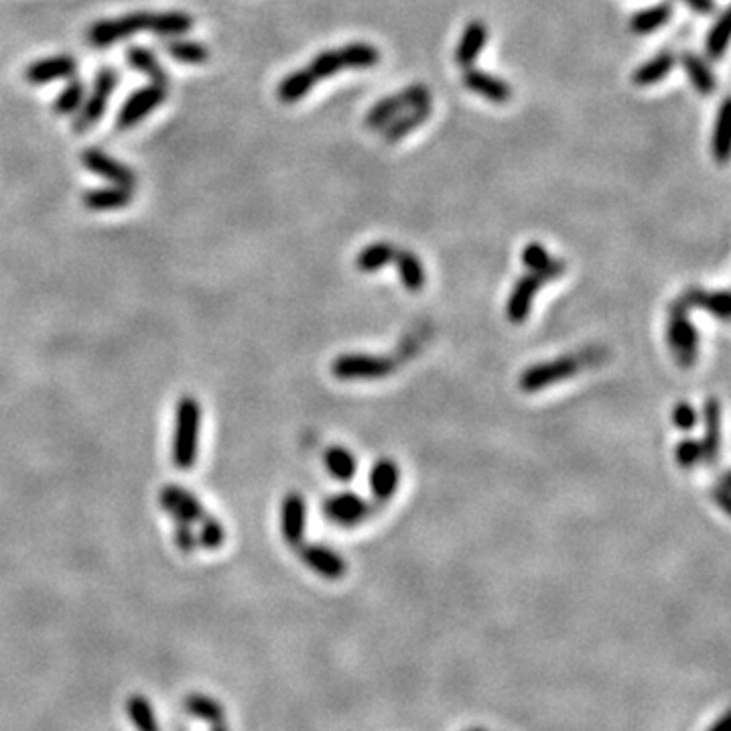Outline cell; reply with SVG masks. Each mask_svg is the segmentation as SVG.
<instances>
[{"instance_id": "cell-1", "label": "cell", "mask_w": 731, "mask_h": 731, "mask_svg": "<svg viewBox=\"0 0 731 731\" xmlns=\"http://www.w3.org/2000/svg\"><path fill=\"white\" fill-rule=\"evenodd\" d=\"M199 435H202V405L195 396H181L175 407L171 459L181 472H189L197 463Z\"/></svg>"}, {"instance_id": "cell-2", "label": "cell", "mask_w": 731, "mask_h": 731, "mask_svg": "<svg viewBox=\"0 0 731 731\" xmlns=\"http://www.w3.org/2000/svg\"><path fill=\"white\" fill-rule=\"evenodd\" d=\"M604 354H606L604 348H587V350H581L579 354L563 356L561 360L537 364L522 374L520 388L524 392H539L551 384H557L565 378L575 376L583 368L600 364L604 360Z\"/></svg>"}, {"instance_id": "cell-3", "label": "cell", "mask_w": 731, "mask_h": 731, "mask_svg": "<svg viewBox=\"0 0 731 731\" xmlns=\"http://www.w3.org/2000/svg\"><path fill=\"white\" fill-rule=\"evenodd\" d=\"M669 344L681 366H693L699 354V334L689 319V307L679 299L671 309Z\"/></svg>"}, {"instance_id": "cell-4", "label": "cell", "mask_w": 731, "mask_h": 731, "mask_svg": "<svg viewBox=\"0 0 731 731\" xmlns=\"http://www.w3.org/2000/svg\"><path fill=\"white\" fill-rule=\"evenodd\" d=\"M431 102V90L423 84H413L401 92H396L392 96H386L382 100H378L366 114L364 122L368 128H382L386 126L394 116H398L401 112H405L407 108L419 106Z\"/></svg>"}, {"instance_id": "cell-5", "label": "cell", "mask_w": 731, "mask_h": 731, "mask_svg": "<svg viewBox=\"0 0 731 731\" xmlns=\"http://www.w3.org/2000/svg\"><path fill=\"white\" fill-rule=\"evenodd\" d=\"M116 86H118V72H114L110 68H104L96 74L92 94L86 98L82 110L78 112V116L74 120V130L78 132V135L90 130L102 118V114L108 106V98L112 96Z\"/></svg>"}, {"instance_id": "cell-6", "label": "cell", "mask_w": 731, "mask_h": 731, "mask_svg": "<svg viewBox=\"0 0 731 731\" xmlns=\"http://www.w3.org/2000/svg\"><path fill=\"white\" fill-rule=\"evenodd\" d=\"M151 15L153 13H132V15H124L120 19L98 21L90 27L88 41L94 47H106V45L118 43L122 39H128L151 27Z\"/></svg>"}, {"instance_id": "cell-7", "label": "cell", "mask_w": 731, "mask_h": 731, "mask_svg": "<svg viewBox=\"0 0 731 731\" xmlns=\"http://www.w3.org/2000/svg\"><path fill=\"white\" fill-rule=\"evenodd\" d=\"M398 360L388 356H340L331 364V372L340 380H376L388 376Z\"/></svg>"}, {"instance_id": "cell-8", "label": "cell", "mask_w": 731, "mask_h": 731, "mask_svg": "<svg viewBox=\"0 0 731 731\" xmlns=\"http://www.w3.org/2000/svg\"><path fill=\"white\" fill-rule=\"evenodd\" d=\"M565 271H547V273H533L530 271L528 275H524L522 279H518V283L514 285L508 305H506V315L512 323H522L530 309H533V301L537 297V293L541 291L543 285H547L549 281H555L563 275Z\"/></svg>"}, {"instance_id": "cell-9", "label": "cell", "mask_w": 731, "mask_h": 731, "mask_svg": "<svg viewBox=\"0 0 731 731\" xmlns=\"http://www.w3.org/2000/svg\"><path fill=\"white\" fill-rule=\"evenodd\" d=\"M159 506L175 522L195 524V522H199L206 516V510H204L202 502H199V498L195 494H191L189 490H185L183 486H175V484H169V486L161 488Z\"/></svg>"}, {"instance_id": "cell-10", "label": "cell", "mask_w": 731, "mask_h": 731, "mask_svg": "<svg viewBox=\"0 0 731 731\" xmlns=\"http://www.w3.org/2000/svg\"><path fill=\"white\" fill-rule=\"evenodd\" d=\"M167 98V86H159V84H151L147 88L137 90L132 94L124 106L120 108L118 114V128H130L139 124L143 118H147L159 104H163Z\"/></svg>"}, {"instance_id": "cell-11", "label": "cell", "mask_w": 731, "mask_h": 731, "mask_svg": "<svg viewBox=\"0 0 731 731\" xmlns=\"http://www.w3.org/2000/svg\"><path fill=\"white\" fill-rule=\"evenodd\" d=\"M82 163L86 169L104 177L112 185H122V187H130V189L137 185L135 171L128 169L126 165H122L120 161H116L114 157L106 155L100 149H86L82 153Z\"/></svg>"}, {"instance_id": "cell-12", "label": "cell", "mask_w": 731, "mask_h": 731, "mask_svg": "<svg viewBox=\"0 0 731 731\" xmlns=\"http://www.w3.org/2000/svg\"><path fill=\"white\" fill-rule=\"evenodd\" d=\"M78 70V61L72 55H55L45 57L35 63H31L25 70V80L33 86H43L55 80H68L74 78Z\"/></svg>"}, {"instance_id": "cell-13", "label": "cell", "mask_w": 731, "mask_h": 731, "mask_svg": "<svg viewBox=\"0 0 731 731\" xmlns=\"http://www.w3.org/2000/svg\"><path fill=\"white\" fill-rule=\"evenodd\" d=\"M370 504L366 500H362L360 496L356 494H338L334 498H329L325 504H323V512L325 516L336 522V524H342V526H354L358 522H362L368 514H370Z\"/></svg>"}, {"instance_id": "cell-14", "label": "cell", "mask_w": 731, "mask_h": 731, "mask_svg": "<svg viewBox=\"0 0 731 731\" xmlns=\"http://www.w3.org/2000/svg\"><path fill=\"white\" fill-rule=\"evenodd\" d=\"M463 86L480 94L482 98L494 102V104H506L512 98V88L506 80L488 74L484 70H476V68H465L463 72Z\"/></svg>"}, {"instance_id": "cell-15", "label": "cell", "mask_w": 731, "mask_h": 731, "mask_svg": "<svg viewBox=\"0 0 731 731\" xmlns=\"http://www.w3.org/2000/svg\"><path fill=\"white\" fill-rule=\"evenodd\" d=\"M305 518H307V504L299 492H291L285 496L281 506V530L287 545L299 547L305 535Z\"/></svg>"}, {"instance_id": "cell-16", "label": "cell", "mask_w": 731, "mask_h": 731, "mask_svg": "<svg viewBox=\"0 0 731 731\" xmlns=\"http://www.w3.org/2000/svg\"><path fill=\"white\" fill-rule=\"evenodd\" d=\"M301 561L325 579H342L346 575V561L334 549L323 545H305L299 553Z\"/></svg>"}, {"instance_id": "cell-17", "label": "cell", "mask_w": 731, "mask_h": 731, "mask_svg": "<svg viewBox=\"0 0 731 731\" xmlns=\"http://www.w3.org/2000/svg\"><path fill=\"white\" fill-rule=\"evenodd\" d=\"M431 102H425V104H419V106H413V108H407L405 114H398L394 116L386 126H382V137L386 143H398L403 141L407 135H411V132L415 128H419L421 124H425L431 116Z\"/></svg>"}, {"instance_id": "cell-18", "label": "cell", "mask_w": 731, "mask_h": 731, "mask_svg": "<svg viewBox=\"0 0 731 731\" xmlns=\"http://www.w3.org/2000/svg\"><path fill=\"white\" fill-rule=\"evenodd\" d=\"M488 41V27L482 21H472L465 27L457 49H455V61L459 68H472L476 59L480 57L484 45Z\"/></svg>"}, {"instance_id": "cell-19", "label": "cell", "mask_w": 731, "mask_h": 731, "mask_svg": "<svg viewBox=\"0 0 731 731\" xmlns=\"http://www.w3.org/2000/svg\"><path fill=\"white\" fill-rule=\"evenodd\" d=\"M82 202L92 212H106V210H120L132 202V189L122 185L98 187L84 193Z\"/></svg>"}, {"instance_id": "cell-20", "label": "cell", "mask_w": 731, "mask_h": 731, "mask_svg": "<svg viewBox=\"0 0 731 731\" xmlns=\"http://www.w3.org/2000/svg\"><path fill=\"white\" fill-rule=\"evenodd\" d=\"M675 65H677V55L673 51H662L656 57H652L640 65V68L632 74V82L640 88L654 86L667 76H671Z\"/></svg>"}, {"instance_id": "cell-21", "label": "cell", "mask_w": 731, "mask_h": 731, "mask_svg": "<svg viewBox=\"0 0 731 731\" xmlns=\"http://www.w3.org/2000/svg\"><path fill=\"white\" fill-rule=\"evenodd\" d=\"M401 472L392 459H380L370 472V490L378 502H386L396 494Z\"/></svg>"}, {"instance_id": "cell-22", "label": "cell", "mask_w": 731, "mask_h": 731, "mask_svg": "<svg viewBox=\"0 0 731 731\" xmlns=\"http://www.w3.org/2000/svg\"><path fill=\"white\" fill-rule=\"evenodd\" d=\"M392 262L396 264L398 277H401V283L409 291L417 293V291H421L425 287L427 273H425V267H423L421 258L415 252H411V250H396Z\"/></svg>"}, {"instance_id": "cell-23", "label": "cell", "mask_w": 731, "mask_h": 731, "mask_svg": "<svg viewBox=\"0 0 731 731\" xmlns=\"http://www.w3.org/2000/svg\"><path fill=\"white\" fill-rule=\"evenodd\" d=\"M719 445H721V409L719 401H711L705 405V437L701 441L703 447V461L707 465H713L719 457Z\"/></svg>"}, {"instance_id": "cell-24", "label": "cell", "mask_w": 731, "mask_h": 731, "mask_svg": "<svg viewBox=\"0 0 731 731\" xmlns=\"http://www.w3.org/2000/svg\"><path fill=\"white\" fill-rule=\"evenodd\" d=\"M126 61L130 63V68H135L137 72L145 74L147 78L153 80V84H159V86H167L169 82V76L167 72L163 70V65L159 63V59L155 57L153 51L145 49V47H130L126 51Z\"/></svg>"}, {"instance_id": "cell-25", "label": "cell", "mask_w": 731, "mask_h": 731, "mask_svg": "<svg viewBox=\"0 0 731 731\" xmlns=\"http://www.w3.org/2000/svg\"><path fill=\"white\" fill-rule=\"evenodd\" d=\"M681 63H683V68H685V72H687V76H689V80H691L693 88H695L699 94L709 96V94H713V92H715V88H717V78H715V74L709 70V65H707V63H705L699 55H695V53L687 51V53H683V55H681Z\"/></svg>"}, {"instance_id": "cell-26", "label": "cell", "mask_w": 731, "mask_h": 731, "mask_svg": "<svg viewBox=\"0 0 731 731\" xmlns=\"http://www.w3.org/2000/svg\"><path fill=\"white\" fill-rule=\"evenodd\" d=\"M671 19H673V5L660 3L636 13L630 19V31L636 35H648L667 25Z\"/></svg>"}, {"instance_id": "cell-27", "label": "cell", "mask_w": 731, "mask_h": 731, "mask_svg": "<svg viewBox=\"0 0 731 731\" xmlns=\"http://www.w3.org/2000/svg\"><path fill=\"white\" fill-rule=\"evenodd\" d=\"M681 301L693 309V307H703L709 313H713L715 317H719L721 321H727L729 315V293L727 291H717V293H707V291H699V289H691L687 291Z\"/></svg>"}, {"instance_id": "cell-28", "label": "cell", "mask_w": 731, "mask_h": 731, "mask_svg": "<svg viewBox=\"0 0 731 731\" xmlns=\"http://www.w3.org/2000/svg\"><path fill=\"white\" fill-rule=\"evenodd\" d=\"M323 461L327 465L329 474L340 482H350L356 476L358 461H356L354 453L346 447H340V445L329 447L323 455Z\"/></svg>"}, {"instance_id": "cell-29", "label": "cell", "mask_w": 731, "mask_h": 731, "mask_svg": "<svg viewBox=\"0 0 731 731\" xmlns=\"http://www.w3.org/2000/svg\"><path fill=\"white\" fill-rule=\"evenodd\" d=\"M315 84H317L315 76L309 72V68H303V70H297V72L289 74L287 78H283V82L277 88V96L285 104H295L303 96H307Z\"/></svg>"}, {"instance_id": "cell-30", "label": "cell", "mask_w": 731, "mask_h": 731, "mask_svg": "<svg viewBox=\"0 0 731 731\" xmlns=\"http://www.w3.org/2000/svg\"><path fill=\"white\" fill-rule=\"evenodd\" d=\"M344 70H370L380 63L378 47L370 43H348L340 47Z\"/></svg>"}, {"instance_id": "cell-31", "label": "cell", "mask_w": 731, "mask_h": 731, "mask_svg": "<svg viewBox=\"0 0 731 731\" xmlns=\"http://www.w3.org/2000/svg\"><path fill=\"white\" fill-rule=\"evenodd\" d=\"M193 27V17L187 13H179V11H169V13H153L151 15V27L149 31H153L157 37H179L183 33H187Z\"/></svg>"}, {"instance_id": "cell-32", "label": "cell", "mask_w": 731, "mask_h": 731, "mask_svg": "<svg viewBox=\"0 0 731 731\" xmlns=\"http://www.w3.org/2000/svg\"><path fill=\"white\" fill-rule=\"evenodd\" d=\"M394 254H396V248L390 242L370 244L356 256V267L362 273H376L394 260Z\"/></svg>"}, {"instance_id": "cell-33", "label": "cell", "mask_w": 731, "mask_h": 731, "mask_svg": "<svg viewBox=\"0 0 731 731\" xmlns=\"http://www.w3.org/2000/svg\"><path fill=\"white\" fill-rule=\"evenodd\" d=\"M522 262L528 271L547 273V271H565V262L553 258L547 248L539 242H530L522 250Z\"/></svg>"}, {"instance_id": "cell-34", "label": "cell", "mask_w": 731, "mask_h": 731, "mask_svg": "<svg viewBox=\"0 0 731 731\" xmlns=\"http://www.w3.org/2000/svg\"><path fill=\"white\" fill-rule=\"evenodd\" d=\"M729 106H731V100L725 98L717 112L715 124H713L711 153L717 163H725L729 157Z\"/></svg>"}, {"instance_id": "cell-35", "label": "cell", "mask_w": 731, "mask_h": 731, "mask_svg": "<svg viewBox=\"0 0 731 731\" xmlns=\"http://www.w3.org/2000/svg\"><path fill=\"white\" fill-rule=\"evenodd\" d=\"M185 709L189 715L197 717V719H204L208 721L210 725H218V723H224V709L222 705L208 697V695H202V693H191L185 697Z\"/></svg>"}, {"instance_id": "cell-36", "label": "cell", "mask_w": 731, "mask_h": 731, "mask_svg": "<svg viewBox=\"0 0 731 731\" xmlns=\"http://www.w3.org/2000/svg\"><path fill=\"white\" fill-rule=\"evenodd\" d=\"M165 51L181 61V63H191V65H197V63H204L210 59V51L204 43H197V41H187V39H175V41H167L165 43Z\"/></svg>"}, {"instance_id": "cell-37", "label": "cell", "mask_w": 731, "mask_h": 731, "mask_svg": "<svg viewBox=\"0 0 731 731\" xmlns=\"http://www.w3.org/2000/svg\"><path fill=\"white\" fill-rule=\"evenodd\" d=\"M729 23H731V17H729V11H723L715 23L711 25L709 33H707V41H705V51L711 59H721L725 55V49H727V43H729Z\"/></svg>"}, {"instance_id": "cell-38", "label": "cell", "mask_w": 731, "mask_h": 731, "mask_svg": "<svg viewBox=\"0 0 731 731\" xmlns=\"http://www.w3.org/2000/svg\"><path fill=\"white\" fill-rule=\"evenodd\" d=\"M126 711L128 717L135 723V727L139 731H159L157 719H155V711L151 707V703L143 697V695H132L126 701Z\"/></svg>"}, {"instance_id": "cell-39", "label": "cell", "mask_w": 731, "mask_h": 731, "mask_svg": "<svg viewBox=\"0 0 731 731\" xmlns=\"http://www.w3.org/2000/svg\"><path fill=\"white\" fill-rule=\"evenodd\" d=\"M86 98V86L80 80H72L68 86L61 90V94L53 102V112L59 116L74 114Z\"/></svg>"}, {"instance_id": "cell-40", "label": "cell", "mask_w": 731, "mask_h": 731, "mask_svg": "<svg viewBox=\"0 0 731 731\" xmlns=\"http://www.w3.org/2000/svg\"><path fill=\"white\" fill-rule=\"evenodd\" d=\"M309 72L315 76V80H321V78H331L336 76L338 72L344 70V63H342V55H340V49H327V51H321L313 57V61L307 65Z\"/></svg>"}, {"instance_id": "cell-41", "label": "cell", "mask_w": 731, "mask_h": 731, "mask_svg": "<svg viewBox=\"0 0 731 731\" xmlns=\"http://www.w3.org/2000/svg\"><path fill=\"white\" fill-rule=\"evenodd\" d=\"M226 541V530L222 526V522L214 516H204L199 520V535H197V545H202L204 549H220Z\"/></svg>"}, {"instance_id": "cell-42", "label": "cell", "mask_w": 731, "mask_h": 731, "mask_svg": "<svg viewBox=\"0 0 731 731\" xmlns=\"http://www.w3.org/2000/svg\"><path fill=\"white\" fill-rule=\"evenodd\" d=\"M675 457H677V463L681 465V468L685 470H691L695 468V465L699 461H703V447H701V441H695V439H683L677 449H675Z\"/></svg>"}, {"instance_id": "cell-43", "label": "cell", "mask_w": 731, "mask_h": 731, "mask_svg": "<svg viewBox=\"0 0 731 731\" xmlns=\"http://www.w3.org/2000/svg\"><path fill=\"white\" fill-rule=\"evenodd\" d=\"M697 419H699V415L689 403H679L673 411V423L681 431H691L697 425Z\"/></svg>"}, {"instance_id": "cell-44", "label": "cell", "mask_w": 731, "mask_h": 731, "mask_svg": "<svg viewBox=\"0 0 731 731\" xmlns=\"http://www.w3.org/2000/svg\"><path fill=\"white\" fill-rule=\"evenodd\" d=\"M175 543L183 553H193L197 547V537L187 522H175Z\"/></svg>"}, {"instance_id": "cell-45", "label": "cell", "mask_w": 731, "mask_h": 731, "mask_svg": "<svg viewBox=\"0 0 731 731\" xmlns=\"http://www.w3.org/2000/svg\"><path fill=\"white\" fill-rule=\"evenodd\" d=\"M713 498H715V502H717L723 510H727V504H729V476H727V474L721 478L719 486L713 490Z\"/></svg>"}, {"instance_id": "cell-46", "label": "cell", "mask_w": 731, "mask_h": 731, "mask_svg": "<svg viewBox=\"0 0 731 731\" xmlns=\"http://www.w3.org/2000/svg\"><path fill=\"white\" fill-rule=\"evenodd\" d=\"M683 3L689 5L693 11L703 13V15H709L715 9V0H683Z\"/></svg>"}, {"instance_id": "cell-47", "label": "cell", "mask_w": 731, "mask_h": 731, "mask_svg": "<svg viewBox=\"0 0 731 731\" xmlns=\"http://www.w3.org/2000/svg\"><path fill=\"white\" fill-rule=\"evenodd\" d=\"M729 723H731V713L729 711H725L707 731H731V727H729Z\"/></svg>"}, {"instance_id": "cell-48", "label": "cell", "mask_w": 731, "mask_h": 731, "mask_svg": "<svg viewBox=\"0 0 731 731\" xmlns=\"http://www.w3.org/2000/svg\"><path fill=\"white\" fill-rule=\"evenodd\" d=\"M212 731H230V727L226 723H218V725H212Z\"/></svg>"}, {"instance_id": "cell-49", "label": "cell", "mask_w": 731, "mask_h": 731, "mask_svg": "<svg viewBox=\"0 0 731 731\" xmlns=\"http://www.w3.org/2000/svg\"><path fill=\"white\" fill-rule=\"evenodd\" d=\"M465 731H488V729H484V727H472V729H465Z\"/></svg>"}]
</instances>
